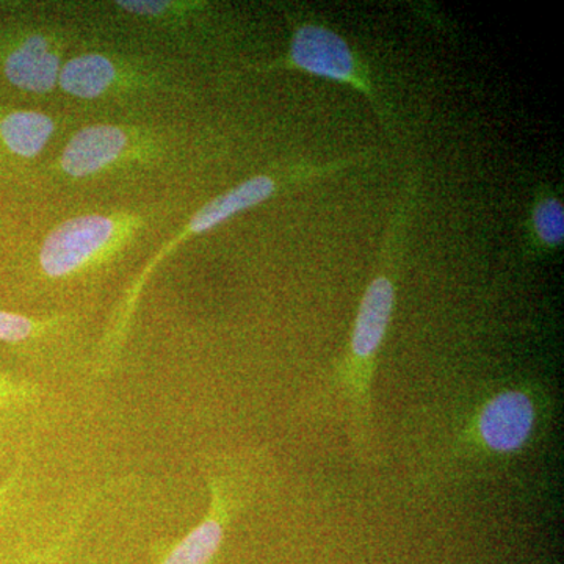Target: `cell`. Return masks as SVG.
Listing matches in <instances>:
<instances>
[{
  "label": "cell",
  "instance_id": "4fadbf2b",
  "mask_svg": "<svg viewBox=\"0 0 564 564\" xmlns=\"http://www.w3.org/2000/svg\"><path fill=\"white\" fill-rule=\"evenodd\" d=\"M121 9L137 14H159L165 10V2H118Z\"/></svg>",
  "mask_w": 564,
  "mask_h": 564
},
{
  "label": "cell",
  "instance_id": "3957f363",
  "mask_svg": "<svg viewBox=\"0 0 564 564\" xmlns=\"http://www.w3.org/2000/svg\"><path fill=\"white\" fill-rule=\"evenodd\" d=\"M284 65L362 93L381 124L392 131L391 115L378 96L370 70L339 33L314 22L296 25Z\"/></svg>",
  "mask_w": 564,
  "mask_h": 564
},
{
  "label": "cell",
  "instance_id": "7a4b0ae2",
  "mask_svg": "<svg viewBox=\"0 0 564 564\" xmlns=\"http://www.w3.org/2000/svg\"><path fill=\"white\" fill-rule=\"evenodd\" d=\"M544 411L543 393L533 386L500 389L478 404L445 458L451 463H484L521 455L532 445Z\"/></svg>",
  "mask_w": 564,
  "mask_h": 564
},
{
  "label": "cell",
  "instance_id": "8992f818",
  "mask_svg": "<svg viewBox=\"0 0 564 564\" xmlns=\"http://www.w3.org/2000/svg\"><path fill=\"white\" fill-rule=\"evenodd\" d=\"M58 76L61 61L51 51L50 41L39 33H17L0 63V84L18 91L44 95L58 84Z\"/></svg>",
  "mask_w": 564,
  "mask_h": 564
},
{
  "label": "cell",
  "instance_id": "8fae6325",
  "mask_svg": "<svg viewBox=\"0 0 564 564\" xmlns=\"http://www.w3.org/2000/svg\"><path fill=\"white\" fill-rule=\"evenodd\" d=\"M41 389L35 383L0 372V411L20 410L39 402Z\"/></svg>",
  "mask_w": 564,
  "mask_h": 564
},
{
  "label": "cell",
  "instance_id": "277c9868",
  "mask_svg": "<svg viewBox=\"0 0 564 564\" xmlns=\"http://www.w3.org/2000/svg\"><path fill=\"white\" fill-rule=\"evenodd\" d=\"M209 507L198 525L176 541L159 564H210L225 543L226 532L245 505V489L239 478L214 474L207 478Z\"/></svg>",
  "mask_w": 564,
  "mask_h": 564
},
{
  "label": "cell",
  "instance_id": "6da1fadb",
  "mask_svg": "<svg viewBox=\"0 0 564 564\" xmlns=\"http://www.w3.org/2000/svg\"><path fill=\"white\" fill-rule=\"evenodd\" d=\"M414 196L415 185L410 184L386 237L380 270L367 285L359 303L347 351L337 361L333 372V383L347 400L352 444L364 458L372 456L373 377L395 311L397 276L402 261L404 228Z\"/></svg>",
  "mask_w": 564,
  "mask_h": 564
},
{
  "label": "cell",
  "instance_id": "9c48e42d",
  "mask_svg": "<svg viewBox=\"0 0 564 564\" xmlns=\"http://www.w3.org/2000/svg\"><path fill=\"white\" fill-rule=\"evenodd\" d=\"M564 209L562 199L552 193H540L530 210L527 247L533 258L554 254L563 247Z\"/></svg>",
  "mask_w": 564,
  "mask_h": 564
},
{
  "label": "cell",
  "instance_id": "52a82bcc",
  "mask_svg": "<svg viewBox=\"0 0 564 564\" xmlns=\"http://www.w3.org/2000/svg\"><path fill=\"white\" fill-rule=\"evenodd\" d=\"M126 144L128 137L117 126L96 124L82 129L63 151V170L74 177L90 176L117 161Z\"/></svg>",
  "mask_w": 564,
  "mask_h": 564
},
{
  "label": "cell",
  "instance_id": "5bb4252c",
  "mask_svg": "<svg viewBox=\"0 0 564 564\" xmlns=\"http://www.w3.org/2000/svg\"><path fill=\"white\" fill-rule=\"evenodd\" d=\"M17 475H14V477H10L9 480L3 481V484L0 485V513H2V511L6 510L7 505H9L11 494H13L14 488H17Z\"/></svg>",
  "mask_w": 564,
  "mask_h": 564
},
{
  "label": "cell",
  "instance_id": "ba28073f",
  "mask_svg": "<svg viewBox=\"0 0 564 564\" xmlns=\"http://www.w3.org/2000/svg\"><path fill=\"white\" fill-rule=\"evenodd\" d=\"M55 124L36 110L0 107V159L31 161L50 143Z\"/></svg>",
  "mask_w": 564,
  "mask_h": 564
},
{
  "label": "cell",
  "instance_id": "30bf717a",
  "mask_svg": "<svg viewBox=\"0 0 564 564\" xmlns=\"http://www.w3.org/2000/svg\"><path fill=\"white\" fill-rule=\"evenodd\" d=\"M117 68L109 58L99 54L70 58L61 69L58 84L69 95L82 99L101 96L113 84Z\"/></svg>",
  "mask_w": 564,
  "mask_h": 564
},
{
  "label": "cell",
  "instance_id": "9a60e30c",
  "mask_svg": "<svg viewBox=\"0 0 564 564\" xmlns=\"http://www.w3.org/2000/svg\"><path fill=\"white\" fill-rule=\"evenodd\" d=\"M0 456H2V454H0Z\"/></svg>",
  "mask_w": 564,
  "mask_h": 564
},
{
  "label": "cell",
  "instance_id": "7c38bea8",
  "mask_svg": "<svg viewBox=\"0 0 564 564\" xmlns=\"http://www.w3.org/2000/svg\"><path fill=\"white\" fill-rule=\"evenodd\" d=\"M88 510H90V502L85 503L84 507L77 508V511L74 513L73 519H70L69 524L63 529L61 536H58L57 540L46 549V551L41 552V555L31 560L29 564H58V562H61L63 551L68 547L70 540H73L74 534H76L77 529H79L82 521H84L85 516L88 513Z\"/></svg>",
  "mask_w": 564,
  "mask_h": 564
},
{
  "label": "cell",
  "instance_id": "5b68a950",
  "mask_svg": "<svg viewBox=\"0 0 564 564\" xmlns=\"http://www.w3.org/2000/svg\"><path fill=\"white\" fill-rule=\"evenodd\" d=\"M115 234L117 225L104 215H84L62 223L41 247V270L50 278L80 272L106 250Z\"/></svg>",
  "mask_w": 564,
  "mask_h": 564
}]
</instances>
